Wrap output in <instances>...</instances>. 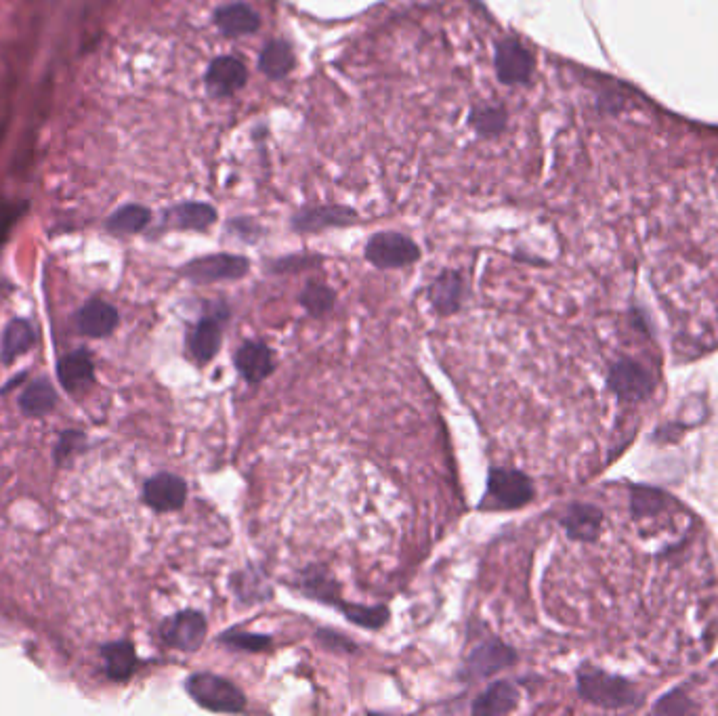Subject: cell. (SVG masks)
Instances as JSON below:
<instances>
[{
  "mask_svg": "<svg viewBox=\"0 0 718 716\" xmlns=\"http://www.w3.org/2000/svg\"><path fill=\"white\" fill-rule=\"evenodd\" d=\"M57 406V393L47 378H38L19 395V408L28 416H45Z\"/></svg>",
  "mask_w": 718,
  "mask_h": 716,
  "instance_id": "obj_22",
  "label": "cell"
},
{
  "mask_svg": "<svg viewBox=\"0 0 718 716\" xmlns=\"http://www.w3.org/2000/svg\"><path fill=\"white\" fill-rule=\"evenodd\" d=\"M219 643L238 649V651H248V654H257V651H267L273 643L271 637L267 635H255V633H246V630L240 628H229L225 630L223 635H219L217 639Z\"/></svg>",
  "mask_w": 718,
  "mask_h": 716,
  "instance_id": "obj_28",
  "label": "cell"
},
{
  "mask_svg": "<svg viewBox=\"0 0 718 716\" xmlns=\"http://www.w3.org/2000/svg\"><path fill=\"white\" fill-rule=\"evenodd\" d=\"M299 303L305 307L309 315H313V318H322V315L334 309L336 294L330 286L322 282H309L301 292Z\"/></svg>",
  "mask_w": 718,
  "mask_h": 716,
  "instance_id": "obj_27",
  "label": "cell"
},
{
  "mask_svg": "<svg viewBox=\"0 0 718 716\" xmlns=\"http://www.w3.org/2000/svg\"><path fill=\"white\" fill-rule=\"evenodd\" d=\"M336 609H341L343 616L349 622L362 626V628H368V630L383 628L391 616L389 607H385V605H359V603H347L345 599Z\"/></svg>",
  "mask_w": 718,
  "mask_h": 716,
  "instance_id": "obj_25",
  "label": "cell"
},
{
  "mask_svg": "<svg viewBox=\"0 0 718 716\" xmlns=\"http://www.w3.org/2000/svg\"><path fill=\"white\" fill-rule=\"evenodd\" d=\"M248 269L250 263L246 257L219 252V255L189 261L181 269V273L187 280H192L196 284H208V282H223V280H240L246 276Z\"/></svg>",
  "mask_w": 718,
  "mask_h": 716,
  "instance_id": "obj_8",
  "label": "cell"
},
{
  "mask_svg": "<svg viewBox=\"0 0 718 716\" xmlns=\"http://www.w3.org/2000/svg\"><path fill=\"white\" fill-rule=\"evenodd\" d=\"M355 221V213L349 208L339 206H322V208H307L303 213L292 219V227L297 231H320L328 227H341L351 225Z\"/></svg>",
  "mask_w": 718,
  "mask_h": 716,
  "instance_id": "obj_20",
  "label": "cell"
},
{
  "mask_svg": "<svg viewBox=\"0 0 718 716\" xmlns=\"http://www.w3.org/2000/svg\"><path fill=\"white\" fill-rule=\"evenodd\" d=\"M36 341V332L28 320H11L0 341V360L13 364L21 355H26Z\"/></svg>",
  "mask_w": 718,
  "mask_h": 716,
  "instance_id": "obj_21",
  "label": "cell"
},
{
  "mask_svg": "<svg viewBox=\"0 0 718 716\" xmlns=\"http://www.w3.org/2000/svg\"><path fill=\"white\" fill-rule=\"evenodd\" d=\"M231 586L238 593L240 599H244L246 603H255V601H267L271 597V593H263V588H269L267 582L261 578L259 572L255 570H244L238 572L234 578H231Z\"/></svg>",
  "mask_w": 718,
  "mask_h": 716,
  "instance_id": "obj_29",
  "label": "cell"
},
{
  "mask_svg": "<svg viewBox=\"0 0 718 716\" xmlns=\"http://www.w3.org/2000/svg\"><path fill=\"white\" fill-rule=\"evenodd\" d=\"M215 24L225 36L236 38V36L255 34L261 26V19L248 5L234 3V5L221 7L215 13Z\"/></svg>",
  "mask_w": 718,
  "mask_h": 716,
  "instance_id": "obj_19",
  "label": "cell"
},
{
  "mask_svg": "<svg viewBox=\"0 0 718 716\" xmlns=\"http://www.w3.org/2000/svg\"><path fill=\"white\" fill-rule=\"evenodd\" d=\"M464 282L458 271H443L429 288V303L439 315H452L462 307Z\"/></svg>",
  "mask_w": 718,
  "mask_h": 716,
  "instance_id": "obj_15",
  "label": "cell"
},
{
  "mask_svg": "<svg viewBox=\"0 0 718 716\" xmlns=\"http://www.w3.org/2000/svg\"><path fill=\"white\" fill-rule=\"evenodd\" d=\"M150 219H152L150 210L143 206H137V204H129V206H122L120 210H116V213L110 217L108 229L120 236L139 234V231L145 229L147 223H150Z\"/></svg>",
  "mask_w": 718,
  "mask_h": 716,
  "instance_id": "obj_26",
  "label": "cell"
},
{
  "mask_svg": "<svg viewBox=\"0 0 718 716\" xmlns=\"http://www.w3.org/2000/svg\"><path fill=\"white\" fill-rule=\"evenodd\" d=\"M471 124L479 135L494 137L504 131L506 126V112L498 105H481V108L473 110Z\"/></svg>",
  "mask_w": 718,
  "mask_h": 716,
  "instance_id": "obj_30",
  "label": "cell"
},
{
  "mask_svg": "<svg viewBox=\"0 0 718 716\" xmlns=\"http://www.w3.org/2000/svg\"><path fill=\"white\" fill-rule=\"evenodd\" d=\"M206 633L208 622L196 609H185V612L164 620L160 626V639L168 647L187 651V654L189 651H198L204 645Z\"/></svg>",
  "mask_w": 718,
  "mask_h": 716,
  "instance_id": "obj_7",
  "label": "cell"
},
{
  "mask_svg": "<svg viewBox=\"0 0 718 716\" xmlns=\"http://www.w3.org/2000/svg\"><path fill=\"white\" fill-rule=\"evenodd\" d=\"M532 479L517 469H492L488 473V498L494 509L513 511L525 507L534 498Z\"/></svg>",
  "mask_w": 718,
  "mask_h": 716,
  "instance_id": "obj_5",
  "label": "cell"
},
{
  "mask_svg": "<svg viewBox=\"0 0 718 716\" xmlns=\"http://www.w3.org/2000/svg\"><path fill=\"white\" fill-rule=\"evenodd\" d=\"M519 660L517 651L506 645L504 641L490 637L481 643H477L471 651L467 660H464L462 679L464 681H481L494 677L496 672L511 668Z\"/></svg>",
  "mask_w": 718,
  "mask_h": 716,
  "instance_id": "obj_4",
  "label": "cell"
},
{
  "mask_svg": "<svg viewBox=\"0 0 718 716\" xmlns=\"http://www.w3.org/2000/svg\"><path fill=\"white\" fill-rule=\"evenodd\" d=\"M229 318L225 301L208 303L206 313L187 334V351L198 364L213 362L223 345V324Z\"/></svg>",
  "mask_w": 718,
  "mask_h": 716,
  "instance_id": "obj_3",
  "label": "cell"
},
{
  "mask_svg": "<svg viewBox=\"0 0 718 716\" xmlns=\"http://www.w3.org/2000/svg\"><path fill=\"white\" fill-rule=\"evenodd\" d=\"M366 259L378 269H397L420 259V248L414 240L397 231H383L366 244Z\"/></svg>",
  "mask_w": 718,
  "mask_h": 716,
  "instance_id": "obj_6",
  "label": "cell"
},
{
  "mask_svg": "<svg viewBox=\"0 0 718 716\" xmlns=\"http://www.w3.org/2000/svg\"><path fill=\"white\" fill-rule=\"evenodd\" d=\"M57 376L63 389H68L70 393H80L84 389H89L93 385V376H95L91 353L78 349L68 353L66 357H61L57 366Z\"/></svg>",
  "mask_w": 718,
  "mask_h": 716,
  "instance_id": "obj_14",
  "label": "cell"
},
{
  "mask_svg": "<svg viewBox=\"0 0 718 716\" xmlns=\"http://www.w3.org/2000/svg\"><path fill=\"white\" fill-rule=\"evenodd\" d=\"M496 74L504 84H525L534 74V57L517 40H502L496 49Z\"/></svg>",
  "mask_w": 718,
  "mask_h": 716,
  "instance_id": "obj_10",
  "label": "cell"
},
{
  "mask_svg": "<svg viewBox=\"0 0 718 716\" xmlns=\"http://www.w3.org/2000/svg\"><path fill=\"white\" fill-rule=\"evenodd\" d=\"M259 68L265 76L278 80L290 74V70L294 68V55L292 49L286 40H273L263 49L261 59H259Z\"/></svg>",
  "mask_w": 718,
  "mask_h": 716,
  "instance_id": "obj_24",
  "label": "cell"
},
{
  "mask_svg": "<svg viewBox=\"0 0 718 716\" xmlns=\"http://www.w3.org/2000/svg\"><path fill=\"white\" fill-rule=\"evenodd\" d=\"M582 626L628 675H679L718 641V549L674 496L620 483L557 517Z\"/></svg>",
  "mask_w": 718,
  "mask_h": 716,
  "instance_id": "obj_1",
  "label": "cell"
},
{
  "mask_svg": "<svg viewBox=\"0 0 718 716\" xmlns=\"http://www.w3.org/2000/svg\"><path fill=\"white\" fill-rule=\"evenodd\" d=\"M118 326V311L110 303L93 299L84 305L76 315V328L91 339H103L110 336Z\"/></svg>",
  "mask_w": 718,
  "mask_h": 716,
  "instance_id": "obj_13",
  "label": "cell"
},
{
  "mask_svg": "<svg viewBox=\"0 0 718 716\" xmlns=\"http://www.w3.org/2000/svg\"><path fill=\"white\" fill-rule=\"evenodd\" d=\"M234 364L248 385H259L276 370L273 351L263 341H244L234 355Z\"/></svg>",
  "mask_w": 718,
  "mask_h": 716,
  "instance_id": "obj_11",
  "label": "cell"
},
{
  "mask_svg": "<svg viewBox=\"0 0 718 716\" xmlns=\"http://www.w3.org/2000/svg\"><path fill=\"white\" fill-rule=\"evenodd\" d=\"M101 658L105 675L112 681H129L137 670V654L129 641H114L101 647Z\"/></svg>",
  "mask_w": 718,
  "mask_h": 716,
  "instance_id": "obj_18",
  "label": "cell"
},
{
  "mask_svg": "<svg viewBox=\"0 0 718 716\" xmlns=\"http://www.w3.org/2000/svg\"><path fill=\"white\" fill-rule=\"evenodd\" d=\"M143 500L156 513L181 511L187 500V483L173 473H158L145 481Z\"/></svg>",
  "mask_w": 718,
  "mask_h": 716,
  "instance_id": "obj_9",
  "label": "cell"
},
{
  "mask_svg": "<svg viewBox=\"0 0 718 716\" xmlns=\"http://www.w3.org/2000/svg\"><path fill=\"white\" fill-rule=\"evenodd\" d=\"M168 221L177 229H206L217 221V213L213 206L204 202H185L175 206L171 213H168Z\"/></svg>",
  "mask_w": 718,
  "mask_h": 716,
  "instance_id": "obj_23",
  "label": "cell"
},
{
  "mask_svg": "<svg viewBox=\"0 0 718 716\" xmlns=\"http://www.w3.org/2000/svg\"><path fill=\"white\" fill-rule=\"evenodd\" d=\"M248 80V70L236 57H219L206 72V89L215 97H227L240 91Z\"/></svg>",
  "mask_w": 718,
  "mask_h": 716,
  "instance_id": "obj_12",
  "label": "cell"
},
{
  "mask_svg": "<svg viewBox=\"0 0 718 716\" xmlns=\"http://www.w3.org/2000/svg\"><path fill=\"white\" fill-rule=\"evenodd\" d=\"M297 586L305 597L313 601H320L332 607H339L343 601L341 584L336 582L326 570H322V567H307V570H303L297 580Z\"/></svg>",
  "mask_w": 718,
  "mask_h": 716,
  "instance_id": "obj_16",
  "label": "cell"
},
{
  "mask_svg": "<svg viewBox=\"0 0 718 716\" xmlns=\"http://www.w3.org/2000/svg\"><path fill=\"white\" fill-rule=\"evenodd\" d=\"M318 641L326 649H341V651H349V654H353V651L357 649L353 641H349L347 637H341L339 633H334V630H318Z\"/></svg>",
  "mask_w": 718,
  "mask_h": 716,
  "instance_id": "obj_31",
  "label": "cell"
},
{
  "mask_svg": "<svg viewBox=\"0 0 718 716\" xmlns=\"http://www.w3.org/2000/svg\"><path fill=\"white\" fill-rule=\"evenodd\" d=\"M519 706V691L509 681H496L473 702L471 710L477 716L509 714Z\"/></svg>",
  "mask_w": 718,
  "mask_h": 716,
  "instance_id": "obj_17",
  "label": "cell"
},
{
  "mask_svg": "<svg viewBox=\"0 0 718 716\" xmlns=\"http://www.w3.org/2000/svg\"><path fill=\"white\" fill-rule=\"evenodd\" d=\"M185 691L198 706L210 712L238 714L246 708L244 691L225 677L213 675V672H196L187 677Z\"/></svg>",
  "mask_w": 718,
  "mask_h": 716,
  "instance_id": "obj_2",
  "label": "cell"
},
{
  "mask_svg": "<svg viewBox=\"0 0 718 716\" xmlns=\"http://www.w3.org/2000/svg\"><path fill=\"white\" fill-rule=\"evenodd\" d=\"M21 210L24 208H17V206H5L3 210H0V244L5 242L9 229H11L13 221L21 215Z\"/></svg>",
  "mask_w": 718,
  "mask_h": 716,
  "instance_id": "obj_32",
  "label": "cell"
}]
</instances>
